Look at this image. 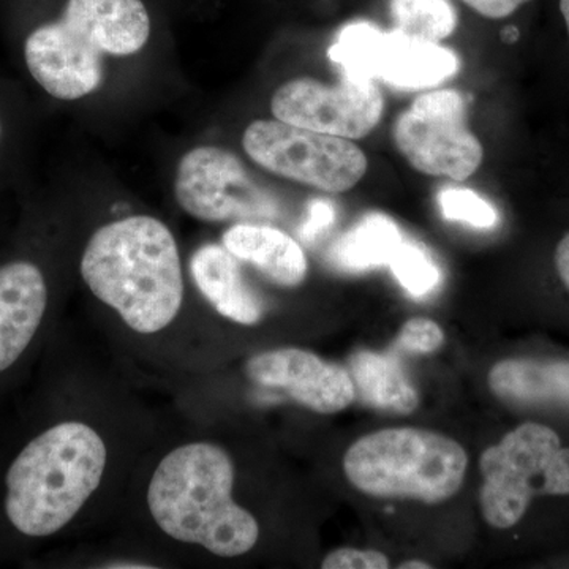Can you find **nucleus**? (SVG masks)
<instances>
[{"label": "nucleus", "instance_id": "nucleus-1", "mask_svg": "<svg viewBox=\"0 0 569 569\" xmlns=\"http://www.w3.org/2000/svg\"><path fill=\"white\" fill-rule=\"evenodd\" d=\"M81 276L138 335L163 331L182 307L178 244L156 217L132 216L99 228L82 253Z\"/></svg>", "mask_w": 569, "mask_h": 569}, {"label": "nucleus", "instance_id": "nucleus-2", "mask_svg": "<svg viewBox=\"0 0 569 569\" xmlns=\"http://www.w3.org/2000/svg\"><path fill=\"white\" fill-rule=\"evenodd\" d=\"M233 459L223 448L194 441L168 452L153 471L148 507L160 530L223 559L244 556L260 538L252 512L233 498Z\"/></svg>", "mask_w": 569, "mask_h": 569}, {"label": "nucleus", "instance_id": "nucleus-3", "mask_svg": "<svg viewBox=\"0 0 569 569\" xmlns=\"http://www.w3.org/2000/svg\"><path fill=\"white\" fill-rule=\"evenodd\" d=\"M149 36L141 0H69L59 20L29 33L24 62L44 92L74 102L102 86L107 56L137 54Z\"/></svg>", "mask_w": 569, "mask_h": 569}, {"label": "nucleus", "instance_id": "nucleus-4", "mask_svg": "<svg viewBox=\"0 0 569 569\" xmlns=\"http://www.w3.org/2000/svg\"><path fill=\"white\" fill-rule=\"evenodd\" d=\"M108 449L93 427L66 421L29 441L6 477V515L21 535L47 538L69 526L99 489Z\"/></svg>", "mask_w": 569, "mask_h": 569}, {"label": "nucleus", "instance_id": "nucleus-5", "mask_svg": "<svg viewBox=\"0 0 569 569\" xmlns=\"http://www.w3.org/2000/svg\"><path fill=\"white\" fill-rule=\"evenodd\" d=\"M466 449L432 430L399 427L359 438L343 458L350 485L366 496L438 505L462 488Z\"/></svg>", "mask_w": 569, "mask_h": 569}, {"label": "nucleus", "instance_id": "nucleus-6", "mask_svg": "<svg viewBox=\"0 0 569 569\" xmlns=\"http://www.w3.org/2000/svg\"><path fill=\"white\" fill-rule=\"evenodd\" d=\"M479 470V505L493 529L519 523L535 497L569 496V448L556 430L538 422H523L486 449Z\"/></svg>", "mask_w": 569, "mask_h": 569}, {"label": "nucleus", "instance_id": "nucleus-7", "mask_svg": "<svg viewBox=\"0 0 569 569\" xmlns=\"http://www.w3.org/2000/svg\"><path fill=\"white\" fill-rule=\"evenodd\" d=\"M242 148L269 173L328 193L353 189L367 171L366 153L353 141L279 119L250 123L242 137Z\"/></svg>", "mask_w": 569, "mask_h": 569}, {"label": "nucleus", "instance_id": "nucleus-8", "mask_svg": "<svg viewBox=\"0 0 569 569\" xmlns=\"http://www.w3.org/2000/svg\"><path fill=\"white\" fill-rule=\"evenodd\" d=\"M328 56L347 77L383 80L399 89L433 88L459 71L458 54L449 48L397 29L383 32L366 21L346 26Z\"/></svg>", "mask_w": 569, "mask_h": 569}, {"label": "nucleus", "instance_id": "nucleus-9", "mask_svg": "<svg viewBox=\"0 0 569 569\" xmlns=\"http://www.w3.org/2000/svg\"><path fill=\"white\" fill-rule=\"evenodd\" d=\"M174 194L183 211L201 222L258 223L280 216L274 194L254 181L233 152L217 146H200L182 157Z\"/></svg>", "mask_w": 569, "mask_h": 569}, {"label": "nucleus", "instance_id": "nucleus-10", "mask_svg": "<svg viewBox=\"0 0 569 569\" xmlns=\"http://www.w3.org/2000/svg\"><path fill=\"white\" fill-rule=\"evenodd\" d=\"M397 149L419 173L463 181L482 162V146L467 127V104L458 91L427 92L397 118Z\"/></svg>", "mask_w": 569, "mask_h": 569}, {"label": "nucleus", "instance_id": "nucleus-11", "mask_svg": "<svg viewBox=\"0 0 569 569\" xmlns=\"http://www.w3.org/2000/svg\"><path fill=\"white\" fill-rule=\"evenodd\" d=\"M383 110V96L376 81L347 74L336 86L312 78L284 82L271 100L272 114L279 121L347 140L372 132Z\"/></svg>", "mask_w": 569, "mask_h": 569}, {"label": "nucleus", "instance_id": "nucleus-12", "mask_svg": "<svg viewBox=\"0 0 569 569\" xmlns=\"http://www.w3.org/2000/svg\"><path fill=\"white\" fill-rule=\"evenodd\" d=\"M246 373L260 387L280 389L321 415L346 410L356 399L350 372L302 348H277L252 356Z\"/></svg>", "mask_w": 569, "mask_h": 569}, {"label": "nucleus", "instance_id": "nucleus-13", "mask_svg": "<svg viewBox=\"0 0 569 569\" xmlns=\"http://www.w3.org/2000/svg\"><path fill=\"white\" fill-rule=\"evenodd\" d=\"M48 307L47 279L32 261L0 266V373L31 346Z\"/></svg>", "mask_w": 569, "mask_h": 569}, {"label": "nucleus", "instance_id": "nucleus-14", "mask_svg": "<svg viewBox=\"0 0 569 569\" xmlns=\"http://www.w3.org/2000/svg\"><path fill=\"white\" fill-rule=\"evenodd\" d=\"M190 274L206 301L228 320L253 326L264 317L263 299L247 282L238 258L223 246L200 247L190 260Z\"/></svg>", "mask_w": 569, "mask_h": 569}, {"label": "nucleus", "instance_id": "nucleus-15", "mask_svg": "<svg viewBox=\"0 0 569 569\" xmlns=\"http://www.w3.org/2000/svg\"><path fill=\"white\" fill-rule=\"evenodd\" d=\"M223 247L279 287L295 288L306 280L305 250L271 224L236 223L223 234Z\"/></svg>", "mask_w": 569, "mask_h": 569}, {"label": "nucleus", "instance_id": "nucleus-16", "mask_svg": "<svg viewBox=\"0 0 569 569\" xmlns=\"http://www.w3.org/2000/svg\"><path fill=\"white\" fill-rule=\"evenodd\" d=\"M489 388L505 402L569 410V361L507 359L490 369Z\"/></svg>", "mask_w": 569, "mask_h": 569}, {"label": "nucleus", "instance_id": "nucleus-17", "mask_svg": "<svg viewBox=\"0 0 569 569\" xmlns=\"http://www.w3.org/2000/svg\"><path fill=\"white\" fill-rule=\"evenodd\" d=\"M350 376L356 396L377 410L410 415L419 406L417 388L392 356L359 351L351 358Z\"/></svg>", "mask_w": 569, "mask_h": 569}, {"label": "nucleus", "instance_id": "nucleus-18", "mask_svg": "<svg viewBox=\"0 0 569 569\" xmlns=\"http://www.w3.org/2000/svg\"><path fill=\"white\" fill-rule=\"evenodd\" d=\"M403 238L395 220L369 213L332 247V264L347 272H362L391 263Z\"/></svg>", "mask_w": 569, "mask_h": 569}, {"label": "nucleus", "instance_id": "nucleus-19", "mask_svg": "<svg viewBox=\"0 0 569 569\" xmlns=\"http://www.w3.org/2000/svg\"><path fill=\"white\" fill-rule=\"evenodd\" d=\"M397 31L440 43L458 28V13L449 0H391Z\"/></svg>", "mask_w": 569, "mask_h": 569}, {"label": "nucleus", "instance_id": "nucleus-20", "mask_svg": "<svg viewBox=\"0 0 569 569\" xmlns=\"http://www.w3.org/2000/svg\"><path fill=\"white\" fill-rule=\"evenodd\" d=\"M392 274L411 296H426L440 284L441 272L421 246L403 241L391 263Z\"/></svg>", "mask_w": 569, "mask_h": 569}, {"label": "nucleus", "instance_id": "nucleus-21", "mask_svg": "<svg viewBox=\"0 0 569 569\" xmlns=\"http://www.w3.org/2000/svg\"><path fill=\"white\" fill-rule=\"evenodd\" d=\"M441 213L452 222H463L475 228H492L497 223V211L485 198L470 189L448 187L438 194Z\"/></svg>", "mask_w": 569, "mask_h": 569}, {"label": "nucleus", "instance_id": "nucleus-22", "mask_svg": "<svg viewBox=\"0 0 569 569\" xmlns=\"http://www.w3.org/2000/svg\"><path fill=\"white\" fill-rule=\"evenodd\" d=\"M445 343V332L436 321L411 318L397 336V348L408 353H433Z\"/></svg>", "mask_w": 569, "mask_h": 569}, {"label": "nucleus", "instance_id": "nucleus-23", "mask_svg": "<svg viewBox=\"0 0 569 569\" xmlns=\"http://www.w3.org/2000/svg\"><path fill=\"white\" fill-rule=\"evenodd\" d=\"M391 561L376 549H337L325 557L323 569H387Z\"/></svg>", "mask_w": 569, "mask_h": 569}, {"label": "nucleus", "instance_id": "nucleus-24", "mask_svg": "<svg viewBox=\"0 0 569 569\" xmlns=\"http://www.w3.org/2000/svg\"><path fill=\"white\" fill-rule=\"evenodd\" d=\"M335 219L336 211L331 201L313 200L309 204V216H307L306 223L301 227V238L310 244L335 223Z\"/></svg>", "mask_w": 569, "mask_h": 569}, {"label": "nucleus", "instance_id": "nucleus-25", "mask_svg": "<svg viewBox=\"0 0 569 569\" xmlns=\"http://www.w3.org/2000/svg\"><path fill=\"white\" fill-rule=\"evenodd\" d=\"M463 2L482 17L490 18V20H501V18L515 13L519 7L530 2V0H463Z\"/></svg>", "mask_w": 569, "mask_h": 569}, {"label": "nucleus", "instance_id": "nucleus-26", "mask_svg": "<svg viewBox=\"0 0 569 569\" xmlns=\"http://www.w3.org/2000/svg\"><path fill=\"white\" fill-rule=\"evenodd\" d=\"M556 268L561 282L569 291V233L565 236L556 249Z\"/></svg>", "mask_w": 569, "mask_h": 569}, {"label": "nucleus", "instance_id": "nucleus-27", "mask_svg": "<svg viewBox=\"0 0 569 569\" xmlns=\"http://www.w3.org/2000/svg\"><path fill=\"white\" fill-rule=\"evenodd\" d=\"M432 565L426 563V561L411 560L406 563L399 565V569H432Z\"/></svg>", "mask_w": 569, "mask_h": 569}, {"label": "nucleus", "instance_id": "nucleus-28", "mask_svg": "<svg viewBox=\"0 0 569 569\" xmlns=\"http://www.w3.org/2000/svg\"><path fill=\"white\" fill-rule=\"evenodd\" d=\"M560 10L563 14L565 22H567V29L569 33V0H560Z\"/></svg>", "mask_w": 569, "mask_h": 569}, {"label": "nucleus", "instance_id": "nucleus-29", "mask_svg": "<svg viewBox=\"0 0 569 569\" xmlns=\"http://www.w3.org/2000/svg\"><path fill=\"white\" fill-rule=\"evenodd\" d=\"M503 36L508 41H512L516 39V37H518V32H516L515 28H509L508 31L503 33Z\"/></svg>", "mask_w": 569, "mask_h": 569}, {"label": "nucleus", "instance_id": "nucleus-30", "mask_svg": "<svg viewBox=\"0 0 569 569\" xmlns=\"http://www.w3.org/2000/svg\"><path fill=\"white\" fill-rule=\"evenodd\" d=\"M0 137H2V122H0Z\"/></svg>", "mask_w": 569, "mask_h": 569}]
</instances>
